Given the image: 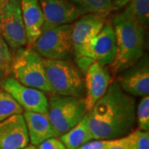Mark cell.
<instances>
[{"label":"cell","mask_w":149,"mask_h":149,"mask_svg":"<svg viewBox=\"0 0 149 149\" xmlns=\"http://www.w3.org/2000/svg\"><path fill=\"white\" fill-rule=\"evenodd\" d=\"M23 109L12 96L0 89V123L14 114H22Z\"/></svg>","instance_id":"ffe728a7"},{"label":"cell","mask_w":149,"mask_h":149,"mask_svg":"<svg viewBox=\"0 0 149 149\" xmlns=\"http://www.w3.org/2000/svg\"><path fill=\"white\" fill-rule=\"evenodd\" d=\"M0 35L13 51L27 46L21 0H0Z\"/></svg>","instance_id":"ba28073f"},{"label":"cell","mask_w":149,"mask_h":149,"mask_svg":"<svg viewBox=\"0 0 149 149\" xmlns=\"http://www.w3.org/2000/svg\"><path fill=\"white\" fill-rule=\"evenodd\" d=\"M10 70L13 77L22 85L51 94L43 58L32 47H23L17 51L13 56Z\"/></svg>","instance_id":"277c9868"},{"label":"cell","mask_w":149,"mask_h":149,"mask_svg":"<svg viewBox=\"0 0 149 149\" xmlns=\"http://www.w3.org/2000/svg\"><path fill=\"white\" fill-rule=\"evenodd\" d=\"M85 104L89 112L106 93L111 83V73L107 66L92 63L85 72Z\"/></svg>","instance_id":"7c38bea8"},{"label":"cell","mask_w":149,"mask_h":149,"mask_svg":"<svg viewBox=\"0 0 149 149\" xmlns=\"http://www.w3.org/2000/svg\"><path fill=\"white\" fill-rule=\"evenodd\" d=\"M22 115L26 123L29 142L32 145L36 147L47 139L58 138L47 114L24 111Z\"/></svg>","instance_id":"2e32d148"},{"label":"cell","mask_w":149,"mask_h":149,"mask_svg":"<svg viewBox=\"0 0 149 149\" xmlns=\"http://www.w3.org/2000/svg\"><path fill=\"white\" fill-rule=\"evenodd\" d=\"M93 139L116 140L126 137L136 124V100L111 81L104 95L86 113Z\"/></svg>","instance_id":"6da1fadb"},{"label":"cell","mask_w":149,"mask_h":149,"mask_svg":"<svg viewBox=\"0 0 149 149\" xmlns=\"http://www.w3.org/2000/svg\"><path fill=\"white\" fill-rule=\"evenodd\" d=\"M127 5L123 13L147 28L149 22V0H130Z\"/></svg>","instance_id":"ac0fdd59"},{"label":"cell","mask_w":149,"mask_h":149,"mask_svg":"<svg viewBox=\"0 0 149 149\" xmlns=\"http://www.w3.org/2000/svg\"><path fill=\"white\" fill-rule=\"evenodd\" d=\"M71 32L72 24L43 27L32 49L43 59L70 61L74 57Z\"/></svg>","instance_id":"8992f818"},{"label":"cell","mask_w":149,"mask_h":149,"mask_svg":"<svg viewBox=\"0 0 149 149\" xmlns=\"http://www.w3.org/2000/svg\"><path fill=\"white\" fill-rule=\"evenodd\" d=\"M136 123L139 130L148 132L149 130V96L142 97L136 106Z\"/></svg>","instance_id":"44dd1931"},{"label":"cell","mask_w":149,"mask_h":149,"mask_svg":"<svg viewBox=\"0 0 149 149\" xmlns=\"http://www.w3.org/2000/svg\"><path fill=\"white\" fill-rule=\"evenodd\" d=\"M116 37L113 25L105 22L98 35L85 45L77 56L74 57L76 65L85 74L92 63L108 66L115 58Z\"/></svg>","instance_id":"52a82bcc"},{"label":"cell","mask_w":149,"mask_h":149,"mask_svg":"<svg viewBox=\"0 0 149 149\" xmlns=\"http://www.w3.org/2000/svg\"><path fill=\"white\" fill-rule=\"evenodd\" d=\"M112 25L116 37V54L109 70L115 75L136 64L145 55L146 28L123 13L114 17Z\"/></svg>","instance_id":"7a4b0ae2"},{"label":"cell","mask_w":149,"mask_h":149,"mask_svg":"<svg viewBox=\"0 0 149 149\" xmlns=\"http://www.w3.org/2000/svg\"><path fill=\"white\" fill-rule=\"evenodd\" d=\"M105 149H130L128 145V139L126 137H123L122 139L113 140L111 144L107 147Z\"/></svg>","instance_id":"484cf974"},{"label":"cell","mask_w":149,"mask_h":149,"mask_svg":"<svg viewBox=\"0 0 149 149\" xmlns=\"http://www.w3.org/2000/svg\"><path fill=\"white\" fill-rule=\"evenodd\" d=\"M37 149H67L58 138H52L42 142L37 147Z\"/></svg>","instance_id":"cb8c5ba5"},{"label":"cell","mask_w":149,"mask_h":149,"mask_svg":"<svg viewBox=\"0 0 149 149\" xmlns=\"http://www.w3.org/2000/svg\"><path fill=\"white\" fill-rule=\"evenodd\" d=\"M47 99V115L58 138L74 128L87 113L84 98L51 94Z\"/></svg>","instance_id":"5b68a950"},{"label":"cell","mask_w":149,"mask_h":149,"mask_svg":"<svg viewBox=\"0 0 149 149\" xmlns=\"http://www.w3.org/2000/svg\"><path fill=\"white\" fill-rule=\"evenodd\" d=\"M113 140H96L93 139L82 145L78 149H105L111 144Z\"/></svg>","instance_id":"d4e9b609"},{"label":"cell","mask_w":149,"mask_h":149,"mask_svg":"<svg viewBox=\"0 0 149 149\" xmlns=\"http://www.w3.org/2000/svg\"><path fill=\"white\" fill-rule=\"evenodd\" d=\"M13 56L8 44L0 35V67L4 72L10 71Z\"/></svg>","instance_id":"603a6c76"},{"label":"cell","mask_w":149,"mask_h":149,"mask_svg":"<svg viewBox=\"0 0 149 149\" xmlns=\"http://www.w3.org/2000/svg\"><path fill=\"white\" fill-rule=\"evenodd\" d=\"M4 74H5V72L2 70V68L0 67V80L3 79V77L4 76Z\"/></svg>","instance_id":"83f0119b"},{"label":"cell","mask_w":149,"mask_h":149,"mask_svg":"<svg viewBox=\"0 0 149 149\" xmlns=\"http://www.w3.org/2000/svg\"><path fill=\"white\" fill-rule=\"evenodd\" d=\"M51 94L84 98L85 79L76 64L67 60L43 59Z\"/></svg>","instance_id":"3957f363"},{"label":"cell","mask_w":149,"mask_h":149,"mask_svg":"<svg viewBox=\"0 0 149 149\" xmlns=\"http://www.w3.org/2000/svg\"><path fill=\"white\" fill-rule=\"evenodd\" d=\"M130 0H112L113 7L115 8H122L123 6L127 5Z\"/></svg>","instance_id":"4316f807"},{"label":"cell","mask_w":149,"mask_h":149,"mask_svg":"<svg viewBox=\"0 0 149 149\" xmlns=\"http://www.w3.org/2000/svg\"><path fill=\"white\" fill-rule=\"evenodd\" d=\"M105 24V17L86 13L72 23L71 40L74 57L77 56L82 48L102 30Z\"/></svg>","instance_id":"5bb4252c"},{"label":"cell","mask_w":149,"mask_h":149,"mask_svg":"<svg viewBox=\"0 0 149 149\" xmlns=\"http://www.w3.org/2000/svg\"><path fill=\"white\" fill-rule=\"evenodd\" d=\"M60 140L67 149H78L87 142L93 140L89 128L86 116L83 118L74 128L60 137Z\"/></svg>","instance_id":"e0dca14e"},{"label":"cell","mask_w":149,"mask_h":149,"mask_svg":"<svg viewBox=\"0 0 149 149\" xmlns=\"http://www.w3.org/2000/svg\"><path fill=\"white\" fill-rule=\"evenodd\" d=\"M123 92L133 97L149 94V58L145 54L139 61L120 73L116 80Z\"/></svg>","instance_id":"30bf717a"},{"label":"cell","mask_w":149,"mask_h":149,"mask_svg":"<svg viewBox=\"0 0 149 149\" xmlns=\"http://www.w3.org/2000/svg\"><path fill=\"white\" fill-rule=\"evenodd\" d=\"M42 10L43 27L72 24L80 17L88 13L69 0H38Z\"/></svg>","instance_id":"8fae6325"},{"label":"cell","mask_w":149,"mask_h":149,"mask_svg":"<svg viewBox=\"0 0 149 149\" xmlns=\"http://www.w3.org/2000/svg\"><path fill=\"white\" fill-rule=\"evenodd\" d=\"M130 149H149L148 132L135 129L126 136Z\"/></svg>","instance_id":"7402d4cb"},{"label":"cell","mask_w":149,"mask_h":149,"mask_svg":"<svg viewBox=\"0 0 149 149\" xmlns=\"http://www.w3.org/2000/svg\"><path fill=\"white\" fill-rule=\"evenodd\" d=\"M2 89L15 100L23 111L47 114L48 99L46 93L22 85L13 76L6 78Z\"/></svg>","instance_id":"9c48e42d"},{"label":"cell","mask_w":149,"mask_h":149,"mask_svg":"<svg viewBox=\"0 0 149 149\" xmlns=\"http://www.w3.org/2000/svg\"><path fill=\"white\" fill-rule=\"evenodd\" d=\"M22 149H37V147H35V146H33V145H28V146H27L26 148H24Z\"/></svg>","instance_id":"f1b7e54d"},{"label":"cell","mask_w":149,"mask_h":149,"mask_svg":"<svg viewBox=\"0 0 149 149\" xmlns=\"http://www.w3.org/2000/svg\"><path fill=\"white\" fill-rule=\"evenodd\" d=\"M21 10L27 46L31 47L42 33L45 18L38 0H21Z\"/></svg>","instance_id":"9a60e30c"},{"label":"cell","mask_w":149,"mask_h":149,"mask_svg":"<svg viewBox=\"0 0 149 149\" xmlns=\"http://www.w3.org/2000/svg\"><path fill=\"white\" fill-rule=\"evenodd\" d=\"M88 13L105 17L113 8L112 0H69Z\"/></svg>","instance_id":"d6986e66"},{"label":"cell","mask_w":149,"mask_h":149,"mask_svg":"<svg viewBox=\"0 0 149 149\" xmlns=\"http://www.w3.org/2000/svg\"><path fill=\"white\" fill-rule=\"evenodd\" d=\"M29 137L22 113L14 114L0 123V149H22Z\"/></svg>","instance_id":"4fadbf2b"}]
</instances>
